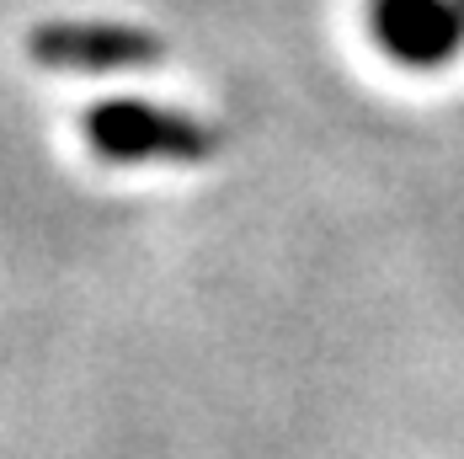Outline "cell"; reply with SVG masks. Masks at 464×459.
<instances>
[{
	"label": "cell",
	"instance_id": "3957f363",
	"mask_svg": "<svg viewBox=\"0 0 464 459\" xmlns=\"http://www.w3.org/2000/svg\"><path fill=\"white\" fill-rule=\"evenodd\" d=\"M373 38L401 64H443L464 48V5L459 0H373Z\"/></svg>",
	"mask_w": 464,
	"mask_h": 459
},
{
	"label": "cell",
	"instance_id": "6da1fadb",
	"mask_svg": "<svg viewBox=\"0 0 464 459\" xmlns=\"http://www.w3.org/2000/svg\"><path fill=\"white\" fill-rule=\"evenodd\" d=\"M86 139L102 161L118 166H150V161H171V166H198L219 150V129H208L203 118H187L177 107H150V102H96L86 112Z\"/></svg>",
	"mask_w": 464,
	"mask_h": 459
},
{
	"label": "cell",
	"instance_id": "7a4b0ae2",
	"mask_svg": "<svg viewBox=\"0 0 464 459\" xmlns=\"http://www.w3.org/2000/svg\"><path fill=\"white\" fill-rule=\"evenodd\" d=\"M27 54L48 70H134L155 64L166 44L123 22H44L27 38Z\"/></svg>",
	"mask_w": 464,
	"mask_h": 459
}]
</instances>
